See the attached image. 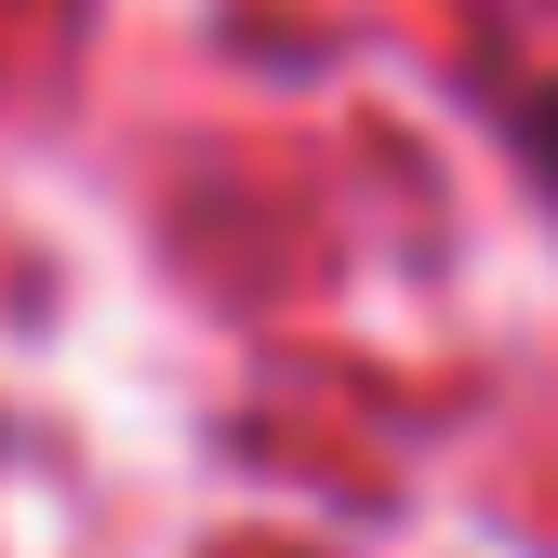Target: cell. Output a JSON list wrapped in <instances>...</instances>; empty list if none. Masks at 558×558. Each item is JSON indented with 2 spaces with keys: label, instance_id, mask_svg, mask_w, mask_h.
I'll return each instance as SVG.
<instances>
[{
  "label": "cell",
  "instance_id": "cell-1",
  "mask_svg": "<svg viewBox=\"0 0 558 558\" xmlns=\"http://www.w3.org/2000/svg\"><path fill=\"white\" fill-rule=\"evenodd\" d=\"M519 147H532V173H545V199H558V81H532V107H519Z\"/></svg>",
  "mask_w": 558,
  "mask_h": 558
}]
</instances>
